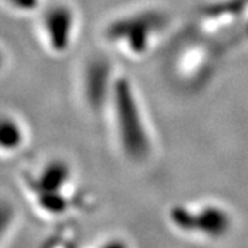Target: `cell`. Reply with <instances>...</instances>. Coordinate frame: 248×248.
Wrapping results in <instances>:
<instances>
[{
    "label": "cell",
    "mask_w": 248,
    "mask_h": 248,
    "mask_svg": "<svg viewBox=\"0 0 248 248\" xmlns=\"http://www.w3.org/2000/svg\"><path fill=\"white\" fill-rule=\"evenodd\" d=\"M115 119L120 145L131 157L148 155L151 143L134 91L125 81L115 86Z\"/></svg>",
    "instance_id": "obj_1"
},
{
    "label": "cell",
    "mask_w": 248,
    "mask_h": 248,
    "mask_svg": "<svg viewBox=\"0 0 248 248\" xmlns=\"http://www.w3.org/2000/svg\"><path fill=\"white\" fill-rule=\"evenodd\" d=\"M4 122L10 125V131L7 128L3 127V148L10 149V151H16L21 146V138H22V133L21 128L18 125L17 120L14 119H4Z\"/></svg>",
    "instance_id": "obj_4"
},
{
    "label": "cell",
    "mask_w": 248,
    "mask_h": 248,
    "mask_svg": "<svg viewBox=\"0 0 248 248\" xmlns=\"http://www.w3.org/2000/svg\"><path fill=\"white\" fill-rule=\"evenodd\" d=\"M159 32V19L155 14L142 13L120 18L108 29V37L115 47L130 57H142L151 48Z\"/></svg>",
    "instance_id": "obj_2"
},
{
    "label": "cell",
    "mask_w": 248,
    "mask_h": 248,
    "mask_svg": "<svg viewBox=\"0 0 248 248\" xmlns=\"http://www.w3.org/2000/svg\"><path fill=\"white\" fill-rule=\"evenodd\" d=\"M73 27L75 19L71 9L61 4L50 7L43 16L42 22V31L47 46L58 53L68 48L71 46L69 43L73 35Z\"/></svg>",
    "instance_id": "obj_3"
}]
</instances>
